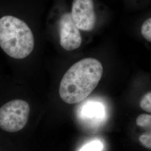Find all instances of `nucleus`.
Wrapping results in <instances>:
<instances>
[{"label":"nucleus","instance_id":"obj_5","mask_svg":"<svg viewBox=\"0 0 151 151\" xmlns=\"http://www.w3.org/2000/svg\"><path fill=\"white\" fill-rule=\"evenodd\" d=\"M60 42L63 48L71 51L78 48L82 44L81 31L76 26L70 12H65L58 22Z\"/></svg>","mask_w":151,"mask_h":151},{"label":"nucleus","instance_id":"obj_3","mask_svg":"<svg viewBox=\"0 0 151 151\" xmlns=\"http://www.w3.org/2000/svg\"><path fill=\"white\" fill-rule=\"evenodd\" d=\"M30 105L22 99L12 100L0 108V128L9 133L22 129L27 124Z\"/></svg>","mask_w":151,"mask_h":151},{"label":"nucleus","instance_id":"obj_7","mask_svg":"<svg viewBox=\"0 0 151 151\" xmlns=\"http://www.w3.org/2000/svg\"><path fill=\"white\" fill-rule=\"evenodd\" d=\"M136 124L142 128H151V115L150 114H143L139 115L136 119Z\"/></svg>","mask_w":151,"mask_h":151},{"label":"nucleus","instance_id":"obj_6","mask_svg":"<svg viewBox=\"0 0 151 151\" xmlns=\"http://www.w3.org/2000/svg\"><path fill=\"white\" fill-rule=\"evenodd\" d=\"M141 34L143 37L148 42H151V18H148L143 22L141 29Z\"/></svg>","mask_w":151,"mask_h":151},{"label":"nucleus","instance_id":"obj_9","mask_svg":"<svg viewBox=\"0 0 151 151\" xmlns=\"http://www.w3.org/2000/svg\"><path fill=\"white\" fill-rule=\"evenodd\" d=\"M103 144L99 140H94L83 146L80 151H101Z\"/></svg>","mask_w":151,"mask_h":151},{"label":"nucleus","instance_id":"obj_4","mask_svg":"<svg viewBox=\"0 0 151 151\" xmlns=\"http://www.w3.org/2000/svg\"><path fill=\"white\" fill-rule=\"evenodd\" d=\"M70 16L80 31L91 32L96 24L97 16L93 0H73Z\"/></svg>","mask_w":151,"mask_h":151},{"label":"nucleus","instance_id":"obj_10","mask_svg":"<svg viewBox=\"0 0 151 151\" xmlns=\"http://www.w3.org/2000/svg\"><path fill=\"white\" fill-rule=\"evenodd\" d=\"M139 141L143 146L148 149H151V135L150 133L143 134L139 137Z\"/></svg>","mask_w":151,"mask_h":151},{"label":"nucleus","instance_id":"obj_1","mask_svg":"<svg viewBox=\"0 0 151 151\" xmlns=\"http://www.w3.org/2000/svg\"><path fill=\"white\" fill-rule=\"evenodd\" d=\"M104 72L101 63L93 58L77 62L65 72L60 85V97L65 103H80L91 94Z\"/></svg>","mask_w":151,"mask_h":151},{"label":"nucleus","instance_id":"obj_2","mask_svg":"<svg viewBox=\"0 0 151 151\" xmlns=\"http://www.w3.org/2000/svg\"><path fill=\"white\" fill-rule=\"evenodd\" d=\"M34 45L33 32L26 22L11 15L0 18V47L8 56L16 60L25 58Z\"/></svg>","mask_w":151,"mask_h":151},{"label":"nucleus","instance_id":"obj_8","mask_svg":"<svg viewBox=\"0 0 151 151\" xmlns=\"http://www.w3.org/2000/svg\"><path fill=\"white\" fill-rule=\"evenodd\" d=\"M141 109L148 113H151V92H147L142 98L140 101Z\"/></svg>","mask_w":151,"mask_h":151}]
</instances>
